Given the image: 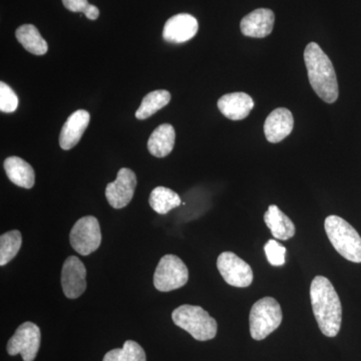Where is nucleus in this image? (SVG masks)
<instances>
[{
  "label": "nucleus",
  "mask_w": 361,
  "mask_h": 361,
  "mask_svg": "<svg viewBox=\"0 0 361 361\" xmlns=\"http://www.w3.org/2000/svg\"><path fill=\"white\" fill-rule=\"evenodd\" d=\"M311 305L318 326L325 336L336 337L342 322V306L331 282L324 276H316L310 286Z\"/></svg>",
  "instance_id": "f257e3e1"
},
{
  "label": "nucleus",
  "mask_w": 361,
  "mask_h": 361,
  "mask_svg": "<svg viewBox=\"0 0 361 361\" xmlns=\"http://www.w3.org/2000/svg\"><path fill=\"white\" fill-rule=\"evenodd\" d=\"M308 78L316 94L327 104L338 99V82L331 61L316 42H310L304 51Z\"/></svg>",
  "instance_id": "f03ea898"
},
{
  "label": "nucleus",
  "mask_w": 361,
  "mask_h": 361,
  "mask_svg": "<svg viewBox=\"0 0 361 361\" xmlns=\"http://www.w3.org/2000/svg\"><path fill=\"white\" fill-rule=\"evenodd\" d=\"M325 232L334 249L346 260L361 263V237L345 220L329 216L324 222Z\"/></svg>",
  "instance_id": "7ed1b4c3"
},
{
  "label": "nucleus",
  "mask_w": 361,
  "mask_h": 361,
  "mask_svg": "<svg viewBox=\"0 0 361 361\" xmlns=\"http://www.w3.org/2000/svg\"><path fill=\"white\" fill-rule=\"evenodd\" d=\"M172 319L198 341H211L217 334V322L200 306L180 305L173 311Z\"/></svg>",
  "instance_id": "20e7f679"
},
{
  "label": "nucleus",
  "mask_w": 361,
  "mask_h": 361,
  "mask_svg": "<svg viewBox=\"0 0 361 361\" xmlns=\"http://www.w3.org/2000/svg\"><path fill=\"white\" fill-rule=\"evenodd\" d=\"M281 306L273 297H264L254 303L249 316L250 334L255 341H263L280 326L282 322Z\"/></svg>",
  "instance_id": "39448f33"
},
{
  "label": "nucleus",
  "mask_w": 361,
  "mask_h": 361,
  "mask_svg": "<svg viewBox=\"0 0 361 361\" xmlns=\"http://www.w3.org/2000/svg\"><path fill=\"white\" fill-rule=\"evenodd\" d=\"M189 271L178 256L165 255L161 258L154 275V285L157 290L170 292L187 284Z\"/></svg>",
  "instance_id": "423d86ee"
},
{
  "label": "nucleus",
  "mask_w": 361,
  "mask_h": 361,
  "mask_svg": "<svg viewBox=\"0 0 361 361\" xmlns=\"http://www.w3.org/2000/svg\"><path fill=\"white\" fill-rule=\"evenodd\" d=\"M71 245L82 256L97 251L102 243L101 227L94 216L80 218L73 225L70 234Z\"/></svg>",
  "instance_id": "0eeeda50"
},
{
  "label": "nucleus",
  "mask_w": 361,
  "mask_h": 361,
  "mask_svg": "<svg viewBox=\"0 0 361 361\" xmlns=\"http://www.w3.org/2000/svg\"><path fill=\"white\" fill-rule=\"evenodd\" d=\"M42 341L39 327L32 322H25L16 329V334L7 342L9 355H20L23 361H33L37 357Z\"/></svg>",
  "instance_id": "6e6552de"
},
{
  "label": "nucleus",
  "mask_w": 361,
  "mask_h": 361,
  "mask_svg": "<svg viewBox=\"0 0 361 361\" xmlns=\"http://www.w3.org/2000/svg\"><path fill=\"white\" fill-rule=\"evenodd\" d=\"M217 267L225 281L231 286L245 288L253 282V271L250 265L233 252L220 254Z\"/></svg>",
  "instance_id": "1a4fd4ad"
},
{
  "label": "nucleus",
  "mask_w": 361,
  "mask_h": 361,
  "mask_svg": "<svg viewBox=\"0 0 361 361\" xmlns=\"http://www.w3.org/2000/svg\"><path fill=\"white\" fill-rule=\"evenodd\" d=\"M137 177L130 169L122 168L118 171L115 182L109 183L106 197L113 208L122 209L129 205L134 197Z\"/></svg>",
  "instance_id": "9d476101"
},
{
  "label": "nucleus",
  "mask_w": 361,
  "mask_h": 361,
  "mask_svg": "<svg viewBox=\"0 0 361 361\" xmlns=\"http://www.w3.org/2000/svg\"><path fill=\"white\" fill-rule=\"evenodd\" d=\"M87 269L84 263L75 256H70L61 270V286L63 293L70 299H77L87 289Z\"/></svg>",
  "instance_id": "9b49d317"
},
{
  "label": "nucleus",
  "mask_w": 361,
  "mask_h": 361,
  "mask_svg": "<svg viewBox=\"0 0 361 361\" xmlns=\"http://www.w3.org/2000/svg\"><path fill=\"white\" fill-rule=\"evenodd\" d=\"M199 30L198 20L191 14L172 16L164 26V39L170 44H183L193 39Z\"/></svg>",
  "instance_id": "f8f14e48"
},
{
  "label": "nucleus",
  "mask_w": 361,
  "mask_h": 361,
  "mask_svg": "<svg viewBox=\"0 0 361 361\" xmlns=\"http://www.w3.org/2000/svg\"><path fill=\"white\" fill-rule=\"evenodd\" d=\"M274 21V13L271 9L258 8L244 16L240 28L246 37L263 39L272 32Z\"/></svg>",
  "instance_id": "ddd939ff"
},
{
  "label": "nucleus",
  "mask_w": 361,
  "mask_h": 361,
  "mask_svg": "<svg viewBox=\"0 0 361 361\" xmlns=\"http://www.w3.org/2000/svg\"><path fill=\"white\" fill-rule=\"evenodd\" d=\"M294 127V118L290 111L278 108L266 118L264 134L268 142L276 144L283 141L291 134Z\"/></svg>",
  "instance_id": "4468645a"
},
{
  "label": "nucleus",
  "mask_w": 361,
  "mask_h": 361,
  "mask_svg": "<svg viewBox=\"0 0 361 361\" xmlns=\"http://www.w3.org/2000/svg\"><path fill=\"white\" fill-rule=\"evenodd\" d=\"M90 120L89 111L78 110L71 114L59 135V146L63 149H73L77 146L87 130Z\"/></svg>",
  "instance_id": "2eb2a0df"
},
{
  "label": "nucleus",
  "mask_w": 361,
  "mask_h": 361,
  "mask_svg": "<svg viewBox=\"0 0 361 361\" xmlns=\"http://www.w3.org/2000/svg\"><path fill=\"white\" fill-rule=\"evenodd\" d=\"M253 99L245 92H232L220 97L218 108L221 113L232 121L247 118L254 108Z\"/></svg>",
  "instance_id": "dca6fc26"
},
{
  "label": "nucleus",
  "mask_w": 361,
  "mask_h": 361,
  "mask_svg": "<svg viewBox=\"0 0 361 361\" xmlns=\"http://www.w3.org/2000/svg\"><path fill=\"white\" fill-rule=\"evenodd\" d=\"M8 179L16 186L32 189L35 185V170L27 161L20 157H9L4 164Z\"/></svg>",
  "instance_id": "f3484780"
},
{
  "label": "nucleus",
  "mask_w": 361,
  "mask_h": 361,
  "mask_svg": "<svg viewBox=\"0 0 361 361\" xmlns=\"http://www.w3.org/2000/svg\"><path fill=\"white\" fill-rule=\"evenodd\" d=\"M264 221L275 239L286 241L295 235L294 223L276 205L269 206Z\"/></svg>",
  "instance_id": "a211bd4d"
},
{
  "label": "nucleus",
  "mask_w": 361,
  "mask_h": 361,
  "mask_svg": "<svg viewBox=\"0 0 361 361\" xmlns=\"http://www.w3.org/2000/svg\"><path fill=\"white\" fill-rule=\"evenodd\" d=\"M176 133L173 126L170 123H163L149 137L148 149L152 155L157 158H165L175 146Z\"/></svg>",
  "instance_id": "6ab92c4d"
},
{
  "label": "nucleus",
  "mask_w": 361,
  "mask_h": 361,
  "mask_svg": "<svg viewBox=\"0 0 361 361\" xmlns=\"http://www.w3.org/2000/svg\"><path fill=\"white\" fill-rule=\"evenodd\" d=\"M16 39L30 54L44 56L49 49V45L40 35L39 30L32 25H23L16 30Z\"/></svg>",
  "instance_id": "aec40b11"
},
{
  "label": "nucleus",
  "mask_w": 361,
  "mask_h": 361,
  "mask_svg": "<svg viewBox=\"0 0 361 361\" xmlns=\"http://www.w3.org/2000/svg\"><path fill=\"white\" fill-rule=\"evenodd\" d=\"M149 203L155 212L166 215L173 209L179 207L182 201L179 195L173 190L166 187H157L149 195Z\"/></svg>",
  "instance_id": "412c9836"
},
{
  "label": "nucleus",
  "mask_w": 361,
  "mask_h": 361,
  "mask_svg": "<svg viewBox=\"0 0 361 361\" xmlns=\"http://www.w3.org/2000/svg\"><path fill=\"white\" fill-rule=\"evenodd\" d=\"M170 101L171 94L168 90H160L149 92L142 99L141 106L135 111V118L137 120H146L167 106Z\"/></svg>",
  "instance_id": "4be33fe9"
},
{
  "label": "nucleus",
  "mask_w": 361,
  "mask_h": 361,
  "mask_svg": "<svg viewBox=\"0 0 361 361\" xmlns=\"http://www.w3.org/2000/svg\"><path fill=\"white\" fill-rule=\"evenodd\" d=\"M103 361H147L146 353L137 342L127 341L123 348L109 351Z\"/></svg>",
  "instance_id": "5701e85b"
},
{
  "label": "nucleus",
  "mask_w": 361,
  "mask_h": 361,
  "mask_svg": "<svg viewBox=\"0 0 361 361\" xmlns=\"http://www.w3.org/2000/svg\"><path fill=\"white\" fill-rule=\"evenodd\" d=\"M23 238L18 230L4 233L0 237V266L6 265L20 250Z\"/></svg>",
  "instance_id": "b1692460"
},
{
  "label": "nucleus",
  "mask_w": 361,
  "mask_h": 361,
  "mask_svg": "<svg viewBox=\"0 0 361 361\" xmlns=\"http://www.w3.org/2000/svg\"><path fill=\"white\" fill-rule=\"evenodd\" d=\"M18 97L14 90L6 82H0V111L13 113L18 108Z\"/></svg>",
  "instance_id": "393cba45"
},
{
  "label": "nucleus",
  "mask_w": 361,
  "mask_h": 361,
  "mask_svg": "<svg viewBox=\"0 0 361 361\" xmlns=\"http://www.w3.org/2000/svg\"><path fill=\"white\" fill-rule=\"evenodd\" d=\"M264 251L268 262L272 266H282L285 263L286 248L278 243L276 240L271 239L265 244Z\"/></svg>",
  "instance_id": "a878e982"
},
{
  "label": "nucleus",
  "mask_w": 361,
  "mask_h": 361,
  "mask_svg": "<svg viewBox=\"0 0 361 361\" xmlns=\"http://www.w3.org/2000/svg\"><path fill=\"white\" fill-rule=\"evenodd\" d=\"M63 4L68 11L84 14L90 6L87 0H63Z\"/></svg>",
  "instance_id": "bb28decb"
},
{
  "label": "nucleus",
  "mask_w": 361,
  "mask_h": 361,
  "mask_svg": "<svg viewBox=\"0 0 361 361\" xmlns=\"http://www.w3.org/2000/svg\"><path fill=\"white\" fill-rule=\"evenodd\" d=\"M85 16H87V18L90 20H96L97 18H99V8H97V6L90 4L89 8H87V11H85Z\"/></svg>",
  "instance_id": "cd10ccee"
}]
</instances>
